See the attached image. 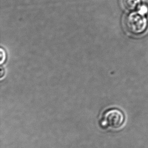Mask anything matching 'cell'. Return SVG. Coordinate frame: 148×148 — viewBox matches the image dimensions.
Segmentation results:
<instances>
[{"mask_svg": "<svg viewBox=\"0 0 148 148\" xmlns=\"http://www.w3.org/2000/svg\"><path fill=\"white\" fill-rule=\"evenodd\" d=\"M125 26L130 34L140 36L144 34L148 27V21L144 14L140 12H132L126 16Z\"/></svg>", "mask_w": 148, "mask_h": 148, "instance_id": "7a4b0ae2", "label": "cell"}, {"mask_svg": "<svg viewBox=\"0 0 148 148\" xmlns=\"http://www.w3.org/2000/svg\"><path fill=\"white\" fill-rule=\"evenodd\" d=\"M141 0H122V4L124 8L129 11L136 10L140 6Z\"/></svg>", "mask_w": 148, "mask_h": 148, "instance_id": "3957f363", "label": "cell"}, {"mask_svg": "<svg viewBox=\"0 0 148 148\" xmlns=\"http://www.w3.org/2000/svg\"><path fill=\"white\" fill-rule=\"evenodd\" d=\"M1 64H2L5 62L6 59V53L2 48L1 49Z\"/></svg>", "mask_w": 148, "mask_h": 148, "instance_id": "277c9868", "label": "cell"}, {"mask_svg": "<svg viewBox=\"0 0 148 148\" xmlns=\"http://www.w3.org/2000/svg\"><path fill=\"white\" fill-rule=\"evenodd\" d=\"M124 121L125 116L121 111L118 109H109L102 114L99 124L103 129H118L122 127Z\"/></svg>", "mask_w": 148, "mask_h": 148, "instance_id": "6da1fadb", "label": "cell"}]
</instances>
